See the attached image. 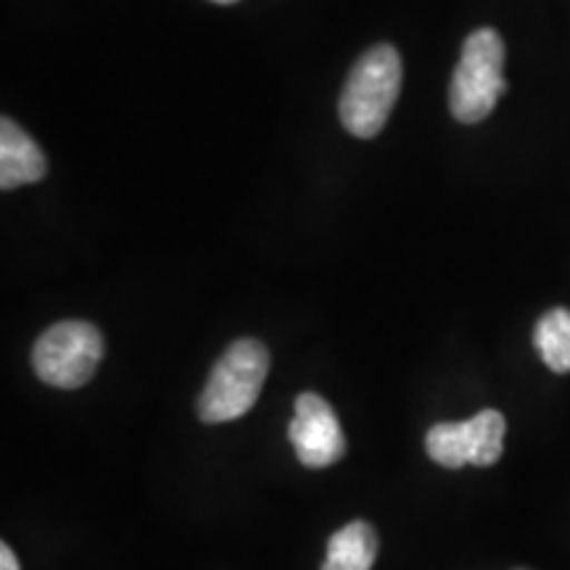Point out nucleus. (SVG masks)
Returning <instances> with one entry per match:
<instances>
[{"label": "nucleus", "mask_w": 570, "mask_h": 570, "mask_svg": "<svg viewBox=\"0 0 570 570\" xmlns=\"http://www.w3.org/2000/svg\"><path fill=\"white\" fill-rule=\"evenodd\" d=\"M269 373V352L256 338H240L219 356L198 396L196 412L204 423H230L244 417L259 399Z\"/></svg>", "instance_id": "f03ea898"}, {"label": "nucleus", "mask_w": 570, "mask_h": 570, "mask_svg": "<svg viewBox=\"0 0 570 570\" xmlns=\"http://www.w3.org/2000/svg\"><path fill=\"white\" fill-rule=\"evenodd\" d=\"M518 570H525V568H518Z\"/></svg>", "instance_id": "ddd939ff"}, {"label": "nucleus", "mask_w": 570, "mask_h": 570, "mask_svg": "<svg viewBox=\"0 0 570 570\" xmlns=\"http://www.w3.org/2000/svg\"><path fill=\"white\" fill-rule=\"evenodd\" d=\"M377 558V537L365 520H354L327 541V562L346 570H370Z\"/></svg>", "instance_id": "6e6552de"}, {"label": "nucleus", "mask_w": 570, "mask_h": 570, "mask_svg": "<svg viewBox=\"0 0 570 570\" xmlns=\"http://www.w3.org/2000/svg\"><path fill=\"white\" fill-rule=\"evenodd\" d=\"M212 3H223V6H227V3H238V0H212Z\"/></svg>", "instance_id": "f8f14e48"}, {"label": "nucleus", "mask_w": 570, "mask_h": 570, "mask_svg": "<svg viewBox=\"0 0 570 570\" xmlns=\"http://www.w3.org/2000/svg\"><path fill=\"white\" fill-rule=\"evenodd\" d=\"M402 56L394 46L381 42L356 59L341 90V125L354 138H375L389 122L402 90Z\"/></svg>", "instance_id": "f257e3e1"}, {"label": "nucleus", "mask_w": 570, "mask_h": 570, "mask_svg": "<svg viewBox=\"0 0 570 570\" xmlns=\"http://www.w3.org/2000/svg\"><path fill=\"white\" fill-rule=\"evenodd\" d=\"M48 173V159L40 146L13 119H0V188L17 190L38 183Z\"/></svg>", "instance_id": "0eeeda50"}, {"label": "nucleus", "mask_w": 570, "mask_h": 570, "mask_svg": "<svg viewBox=\"0 0 570 570\" xmlns=\"http://www.w3.org/2000/svg\"><path fill=\"white\" fill-rule=\"evenodd\" d=\"M288 436L298 462L306 468H327L346 454V436L336 412L320 394L296 396Z\"/></svg>", "instance_id": "423d86ee"}, {"label": "nucleus", "mask_w": 570, "mask_h": 570, "mask_svg": "<svg viewBox=\"0 0 570 570\" xmlns=\"http://www.w3.org/2000/svg\"><path fill=\"white\" fill-rule=\"evenodd\" d=\"M104 356V338L96 325L63 320L48 327L32 348L35 373L56 389H80L90 381Z\"/></svg>", "instance_id": "20e7f679"}, {"label": "nucleus", "mask_w": 570, "mask_h": 570, "mask_svg": "<svg viewBox=\"0 0 570 570\" xmlns=\"http://www.w3.org/2000/svg\"><path fill=\"white\" fill-rule=\"evenodd\" d=\"M533 344L552 373H570V309H550L539 317Z\"/></svg>", "instance_id": "1a4fd4ad"}, {"label": "nucleus", "mask_w": 570, "mask_h": 570, "mask_svg": "<svg viewBox=\"0 0 570 570\" xmlns=\"http://www.w3.org/2000/svg\"><path fill=\"white\" fill-rule=\"evenodd\" d=\"M508 423L497 410H483L465 423H439L428 431V458L441 468L458 470L462 465L489 468L502 458Z\"/></svg>", "instance_id": "39448f33"}, {"label": "nucleus", "mask_w": 570, "mask_h": 570, "mask_svg": "<svg viewBox=\"0 0 570 570\" xmlns=\"http://www.w3.org/2000/svg\"><path fill=\"white\" fill-rule=\"evenodd\" d=\"M504 42L497 30H475L462 46L449 85V111L462 125H479L494 111L508 82L502 77Z\"/></svg>", "instance_id": "7ed1b4c3"}, {"label": "nucleus", "mask_w": 570, "mask_h": 570, "mask_svg": "<svg viewBox=\"0 0 570 570\" xmlns=\"http://www.w3.org/2000/svg\"><path fill=\"white\" fill-rule=\"evenodd\" d=\"M0 570H19V560L9 544H0Z\"/></svg>", "instance_id": "9d476101"}, {"label": "nucleus", "mask_w": 570, "mask_h": 570, "mask_svg": "<svg viewBox=\"0 0 570 570\" xmlns=\"http://www.w3.org/2000/svg\"><path fill=\"white\" fill-rule=\"evenodd\" d=\"M323 570H346V568H338V566H333V562H327V560H325V566H323Z\"/></svg>", "instance_id": "9b49d317"}]
</instances>
